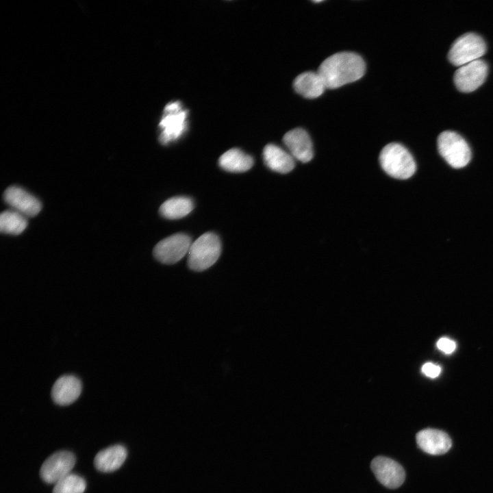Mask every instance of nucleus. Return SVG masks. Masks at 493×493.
Masks as SVG:
<instances>
[{
	"mask_svg": "<svg viewBox=\"0 0 493 493\" xmlns=\"http://www.w3.org/2000/svg\"><path fill=\"white\" fill-rule=\"evenodd\" d=\"M422 372L429 377L435 378L440 374L441 368L431 362H427L422 366Z\"/></svg>",
	"mask_w": 493,
	"mask_h": 493,
	"instance_id": "23",
	"label": "nucleus"
},
{
	"mask_svg": "<svg viewBox=\"0 0 493 493\" xmlns=\"http://www.w3.org/2000/svg\"><path fill=\"white\" fill-rule=\"evenodd\" d=\"M190 237L183 233L170 236L160 241L153 249L155 257L160 262L173 264L188 253L192 244Z\"/></svg>",
	"mask_w": 493,
	"mask_h": 493,
	"instance_id": "7",
	"label": "nucleus"
},
{
	"mask_svg": "<svg viewBox=\"0 0 493 493\" xmlns=\"http://www.w3.org/2000/svg\"><path fill=\"white\" fill-rule=\"evenodd\" d=\"M187 110L183 109L179 101L168 103L164 110V114L159 123L161 132L159 140L164 145L176 140L186 130Z\"/></svg>",
	"mask_w": 493,
	"mask_h": 493,
	"instance_id": "6",
	"label": "nucleus"
},
{
	"mask_svg": "<svg viewBox=\"0 0 493 493\" xmlns=\"http://www.w3.org/2000/svg\"><path fill=\"white\" fill-rule=\"evenodd\" d=\"M192 200L187 197H175L164 201L160 207V214L168 219H179L193 210Z\"/></svg>",
	"mask_w": 493,
	"mask_h": 493,
	"instance_id": "19",
	"label": "nucleus"
},
{
	"mask_svg": "<svg viewBox=\"0 0 493 493\" xmlns=\"http://www.w3.org/2000/svg\"><path fill=\"white\" fill-rule=\"evenodd\" d=\"M266 165L272 170L285 174L290 172L295 166L294 158L280 147L268 144L263 151Z\"/></svg>",
	"mask_w": 493,
	"mask_h": 493,
	"instance_id": "15",
	"label": "nucleus"
},
{
	"mask_svg": "<svg viewBox=\"0 0 493 493\" xmlns=\"http://www.w3.org/2000/svg\"><path fill=\"white\" fill-rule=\"evenodd\" d=\"M3 199L15 211L24 216H34L42 207L39 200L18 186L8 188L4 192Z\"/></svg>",
	"mask_w": 493,
	"mask_h": 493,
	"instance_id": "13",
	"label": "nucleus"
},
{
	"mask_svg": "<svg viewBox=\"0 0 493 493\" xmlns=\"http://www.w3.org/2000/svg\"><path fill=\"white\" fill-rule=\"evenodd\" d=\"M86 488L85 479L76 474L70 473L56 483L53 493H84Z\"/></svg>",
	"mask_w": 493,
	"mask_h": 493,
	"instance_id": "21",
	"label": "nucleus"
},
{
	"mask_svg": "<svg viewBox=\"0 0 493 493\" xmlns=\"http://www.w3.org/2000/svg\"><path fill=\"white\" fill-rule=\"evenodd\" d=\"M294 90L307 99L320 97L327 88L318 72L307 71L299 75L293 82Z\"/></svg>",
	"mask_w": 493,
	"mask_h": 493,
	"instance_id": "17",
	"label": "nucleus"
},
{
	"mask_svg": "<svg viewBox=\"0 0 493 493\" xmlns=\"http://www.w3.org/2000/svg\"><path fill=\"white\" fill-rule=\"evenodd\" d=\"M485 51L486 45L482 37L468 32L455 40L448 51V58L454 66H461L480 59Z\"/></svg>",
	"mask_w": 493,
	"mask_h": 493,
	"instance_id": "5",
	"label": "nucleus"
},
{
	"mask_svg": "<svg viewBox=\"0 0 493 493\" xmlns=\"http://www.w3.org/2000/svg\"><path fill=\"white\" fill-rule=\"evenodd\" d=\"M416 440L422 451L432 455H443L452 446L449 435L435 429L427 428L418 431L416 435Z\"/></svg>",
	"mask_w": 493,
	"mask_h": 493,
	"instance_id": "11",
	"label": "nucleus"
},
{
	"mask_svg": "<svg viewBox=\"0 0 493 493\" xmlns=\"http://www.w3.org/2000/svg\"><path fill=\"white\" fill-rule=\"evenodd\" d=\"M438 149L444 160L455 168L466 166L471 158V151L467 142L453 131H444L439 135Z\"/></svg>",
	"mask_w": 493,
	"mask_h": 493,
	"instance_id": "4",
	"label": "nucleus"
},
{
	"mask_svg": "<svg viewBox=\"0 0 493 493\" xmlns=\"http://www.w3.org/2000/svg\"><path fill=\"white\" fill-rule=\"evenodd\" d=\"M75 462V457L71 452L67 451L55 452L42 464L40 476L45 482L55 484L71 473V471Z\"/></svg>",
	"mask_w": 493,
	"mask_h": 493,
	"instance_id": "8",
	"label": "nucleus"
},
{
	"mask_svg": "<svg viewBox=\"0 0 493 493\" xmlns=\"http://www.w3.org/2000/svg\"><path fill=\"white\" fill-rule=\"evenodd\" d=\"M379 160L385 173L395 179H409L416 170L413 156L399 143L391 142L385 145L380 152Z\"/></svg>",
	"mask_w": 493,
	"mask_h": 493,
	"instance_id": "2",
	"label": "nucleus"
},
{
	"mask_svg": "<svg viewBox=\"0 0 493 493\" xmlns=\"http://www.w3.org/2000/svg\"><path fill=\"white\" fill-rule=\"evenodd\" d=\"M437 347L443 353L450 354L455 351L456 344L448 338H442L437 342Z\"/></svg>",
	"mask_w": 493,
	"mask_h": 493,
	"instance_id": "22",
	"label": "nucleus"
},
{
	"mask_svg": "<svg viewBox=\"0 0 493 493\" xmlns=\"http://www.w3.org/2000/svg\"><path fill=\"white\" fill-rule=\"evenodd\" d=\"M283 142L294 159L307 163L313 158L312 142L305 129L298 127L288 131Z\"/></svg>",
	"mask_w": 493,
	"mask_h": 493,
	"instance_id": "12",
	"label": "nucleus"
},
{
	"mask_svg": "<svg viewBox=\"0 0 493 493\" xmlns=\"http://www.w3.org/2000/svg\"><path fill=\"white\" fill-rule=\"evenodd\" d=\"M126 448L116 444L100 451L94 457L95 468L103 472H110L118 469L127 458Z\"/></svg>",
	"mask_w": 493,
	"mask_h": 493,
	"instance_id": "16",
	"label": "nucleus"
},
{
	"mask_svg": "<svg viewBox=\"0 0 493 493\" xmlns=\"http://www.w3.org/2000/svg\"><path fill=\"white\" fill-rule=\"evenodd\" d=\"M25 216L15 210L3 212L0 216V230L2 233L18 235L27 227Z\"/></svg>",
	"mask_w": 493,
	"mask_h": 493,
	"instance_id": "20",
	"label": "nucleus"
},
{
	"mask_svg": "<svg viewBox=\"0 0 493 493\" xmlns=\"http://www.w3.org/2000/svg\"><path fill=\"white\" fill-rule=\"evenodd\" d=\"M366 64L356 53L342 51L326 58L318 67V73L327 88L334 89L361 79Z\"/></svg>",
	"mask_w": 493,
	"mask_h": 493,
	"instance_id": "1",
	"label": "nucleus"
},
{
	"mask_svg": "<svg viewBox=\"0 0 493 493\" xmlns=\"http://www.w3.org/2000/svg\"><path fill=\"white\" fill-rule=\"evenodd\" d=\"M219 166L225 170L231 173H242L249 170L253 165V157L238 148L225 152L218 160Z\"/></svg>",
	"mask_w": 493,
	"mask_h": 493,
	"instance_id": "18",
	"label": "nucleus"
},
{
	"mask_svg": "<svg viewBox=\"0 0 493 493\" xmlns=\"http://www.w3.org/2000/svg\"><path fill=\"white\" fill-rule=\"evenodd\" d=\"M81 381L73 375H64L54 383L51 397L60 405H68L75 402L81 392Z\"/></svg>",
	"mask_w": 493,
	"mask_h": 493,
	"instance_id": "14",
	"label": "nucleus"
},
{
	"mask_svg": "<svg viewBox=\"0 0 493 493\" xmlns=\"http://www.w3.org/2000/svg\"><path fill=\"white\" fill-rule=\"evenodd\" d=\"M488 71L487 63L481 59L461 66L454 74L455 85L461 92H472L485 81Z\"/></svg>",
	"mask_w": 493,
	"mask_h": 493,
	"instance_id": "9",
	"label": "nucleus"
},
{
	"mask_svg": "<svg viewBox=\"0 0 493 493\" xmlns=\"http://www.w3.org/2000/svg\"><path fill=\"white\" fill-rule=\"evenodd\" d=\"M370 468L377 479L386 488H397L404 482L405 473L403 468L390 458L376 457L372 460Z\"/></svg>",
	"mask_w": 493,
	"mask_h": 493,
	"instance_id": "10",
	"label": "nucleus"
},
{
	"mask_svg": "<svg viewBox=\"0 0 493 493\" xmlns=\"http://www.w3.org/2000/svg\"><path fill=\"white\" fill-rule=\"evenodd\" d=\"M221 243L218 236L207 232L194 241L188 251V264L194 271H203L211 267L218 259Z\"/></svg>",
	"mask_w": 493,
	"mask_h": 493,
	"instance_id": "3",
	"label": "nucleus"
}]
</instances>
